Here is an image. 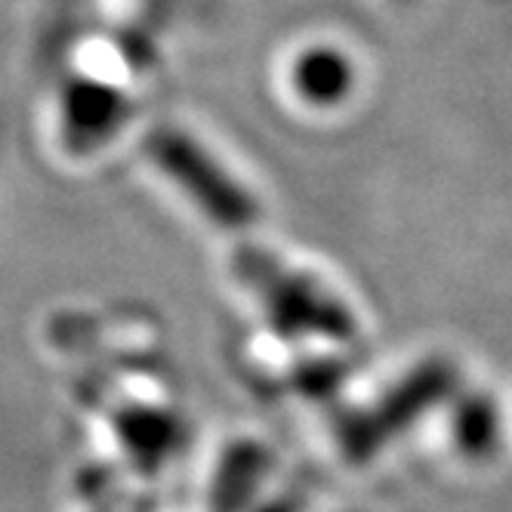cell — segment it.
Returning a JSON list of instances; mask_svg holds the SVG:
<instances>
[{"label": "cell", "instance_id": "obj_1", "mask_svg": "<svg viewBox=\"0 0 512 512\" xmlns=\"http://www.w3.org/2000/svg\"><path fill=\"white\" fill-rule=\"evenodd\" d=\"M235 263L284 334H321L331 340H346L352 334V318L337 300L321 294L303 275L284 269L269 253L241 250Z\"/></svg>", "mask_w": 512, "mask_h": 512}, {"label": "cell", "instance_id": "obj_5", "mask_svg": "<svg viewBox=\"0 0 512 512\" xmlns=\"http://www.w3.org/2000/svg\"><path fill=\"white\" fill-rule=\"evenodd\" d=\"M68 121H71V130L75 136L84 142V145H96L102 142L108 133H112L118 124H121V96L105 90V87H81L71 93V108H68Z\"/></svg>", "mask_w": 512, "mask_h": 512}, {"label": "cell", "instance_id": "obj_6", "mask_svg": "<svg viewBox=\"0 0 512 512\" xmlns=\"http://www.w3.org/2000/svg\"><path fill=\"white\" fill-rule=\"evenodd\" d=\"M121 429H124V442L142 463H161L182 438V429L173 417L149 414V411H139L133 420H124Z\"/></svg>", "mask_w": 512, "mask_h": 512}, {"label": "cell", "instance_id": "obj_7", "mask_svg": "<svg viewBox=\"0 0 512 512\" xmlns=\"http://www.w3.org/2000/svg\"><path fill=\"white\" fill-rule=\"evenodd\" d=\"M454 435H457V445L479 457L488 454L497 445V435H500V417L491 398L475 395L469 401H463L457 417H454Z\"/></svg>", "mask_w": 512, "mask_h": 512}, {"label": "cell", "instance_id": "obj_2", "mask_svg": "<svg viewBox=\"0 0 512 512\" xmlns=\"http://www.w3.org/2000/svg\"><path fill=\"white\" fill-rule=\"evenodd\" d=\"M149 155L210 219H216L219 226L241 229L256 219L253 198L238 182H232V176L219 167L195 139L173 133V130H161L149 139Z\"/></svg>", "mask_w": 512, "mask_h": 512}, {"label": "cell", "instance_id": "obj_4", "mask_svg": "<svg viewBox=\"0 0 512 512\" xmlns=\"http://www.w3.org/2000/svg\"><path fill=\"white\" fill-rule=\"evenodd\" d=\"M451 386V371L442 368V364H432V368H423L417 374L414 383H405L398 392H392L389 401H383V405L377 411H383V423H377L371 432V445L380 442V432L389 429V426H405L408 420H414L420 414V408H426L429 401H438Z\"/></svg>", "mask_w": 512, "mask_h": 512}, {"label": "cell", "instance_id": "obj_3", "mask_svg": "<svg viewBox=\"0 0 512 512\" xmlns=\"http://www.w3.org/2000/svg\"><path fill=\"white\" fill-rule=\"evenodd\" d=\"M297 90L315 105H334L352 87V65L343 53L331 47L306 50L294 68Z\"/></svg>", "mask_w": 512, "mask_h": 512}]
</instances>
